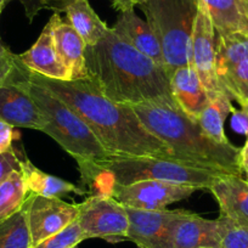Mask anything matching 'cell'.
Masks as SVG:
<instances>
[{
  "label": "cell",
  "mask_w": 248,
  "mask_h": 248,
  "mask_svg": "<svg viewBox=\"0 0 248 248\" xmlns=\"http://www.w3.org/2000/svg\"><path fill=\"white\" fill-rule=\"evenodd\" d=\"M27 75L71 107L89 125L95 137L112 156L175 158L171 150L145 128L132 106L109 100L89 78L51 79L33 72L28 67Z\"/></svg>",
  "instance_id": "cell-1"
},
{
  "label": "cell",
  "mask_w": 248,
  "mask_h": 248,
  "mask_svg": "<svg viewBox=\"0 0 248 248\" xmlns=\"http://www.w3.org/2000/svg\"><path fill=\"white\" fill-rule=\"evenodd\" d=\"M85 61L89 79L112 101L132 107L164 105L178 108L168 72L111 28L101 42L85 47Z\"/></svg>",
  "instance_id": "cell-2"
},
{
  "label": "cell",
  "mask_w": 248,
  "mask_h": 248,
  "mask_svg": "<svg viewBox=\"0 0 248 248\" xmlns=\"http://www.w3.org/2000/svg\"><path fill=\"white\" fill-rule=\"evenodd\" d=\"M135 113L152 135L173 152L174 157L207 168L242 175L241 149L232 144H219L202 130L199 123L176 107L140 105Z\"/></svg>",
  "instance_id": "cell-3"
},
{
  "label": "cell",
  "mask_w": 248,
  "mask_h": 248,
  "mask_svg": "<svg viewBox=\"0 0 248 248\" xmlns=\"http://www.w3.org/2000/svg\"><path fill=\"white\" fill-rule=\"evenodd\" d=\"M18 70L26 89L47 118L46 125L42 132L52 138L76 159L80 171V185L93 189L112 155L102 146L89 125L71 107L28 77L27 67L20 57Z\"/></svg>",
  "instance_id": "cell-4"
},
{
  "label": "cell",
  "mask_w": 248,
  "mask_h": 248,
  "mask_svg": "<svg viewBox=\"0 0 248 248\" xmlns=\"http://www.w3.org/2000/svg\"><path fill=\"white\" fill-rule=\"evenodd\" d=\"M224 174L229 173L169 157L112 156L105 164L104 173L93 189L100 191L107 183L158 180L209 190Z\"/></svg>",
  "instance_id": "cell-5"
},
{
  "label": "cell",
  "mask_w": 248,
  "mask_h": 248,
  "mask_svg": "<svg viewBox=\"0 0 248 248\" xmlns=\"http://www.w3.org/2000/svg\"><path fill=\"white\" fill-rule=\"evenodd\" d=\"M161 46L169 77L189 66V44L199 11V0H146L139 6Z\"/></svg>",
  "instance_id": "cell-6"
},
{
  "label": "cell",
  "mask_w": 248,
  "mask_h": 248,
  "mask_svg": "<svg viewBox=\"0 0 248 248\" xmlns=\"http://www.w3.org/2000/svg\"><path fill=\"white\" fill-rule=\"evenodd\" d=\"M197 187L158 180H139L129 184L107 183L99 191L113 197L124 207L145 211H162L167 206L189 199Z\"/></svg>",
  "instance_id": "cell-7"
},
{
  "label": "cell",
  "mask_w": 248,
  "mask_h": 248,
  "mask_svg": "<svg viewBox=\"0 0 248 248\" xmlns=\"http://www.w3.org/2000/svg\"><path fill=\"white\" fill-rule=\"evenodd\" d=\"M77 220L85 240L102 238L109 243L127 241L128 214L125 207L106 194H96L79 203Z\"/></svg>",
  "instance_id": "cell-8"
},
{
  "label": "cell",
  "mask_w": 248,
  "mask_h": 248,
  "mask_svg": "<svg viewBox=\"0 0 248 248\" xmlns=\"http://www.w3.org/2000/svg\"><path fill=\"white\" fill-rule=\"evenodd\" d=\"M189 65L196 71L209 99L223 93L217 71L216 30L202 0H199V11L190 39Z\"/></svg>",
  "instance_id": "cell-9"
},
{
  "label": "cell",
  "mask_w": 248,
  "mask_h": 248,
  "mask_svg": "<svg viewBox=\"0 0 248 248\" xmlns=\"http://www.w3.org/2000/svg\"><path fill=\"white\" fill-rule=\"evenodd\" d=\"M0 119L14 128L42 132L47 118L26 89L18 70V55L10 75L0 84Z\"/></svg>",
  "instance_id": "cell-10"
},
{
  "label": "cell",
  "mask_w": 248,
  "mask_h": 248,
  "mask_svg": "<svg viewBox=\"0 0 248 248\" xmlns=\"http://www.w3.org/2000/svg\"><path fill=\"white\" fill-rule=\"evenodd\" d=\"M22 208L27 216L33 247L77 220L80 211L79 203H68L59 197L33 194H28Z\"/></svg>",
  "instance_id": "cell-11"
},
{
  "label": "cell",
  "mask_w": 248,
  "mask_h": 248,
  "mask_svg": "<svg viewBox=\"0 0 248 248\" xmlns=\"http://www.w3.org/2000/svg\"><path fill=\"white\" fill-rule=\"evenodd\" d=\"M128 214L127 241L139 248H173L174 229L185 209L145 211L125 207Z\"/></svg>",
  "instance_id": "cell-12"
},
{
  "label": "cell",
  "mask_w": 248,
  "mask_h": 248,
  "mask_svg": "<svg viewBox=\"0 0 248 248\" xmlns=\"http://www.w3.org/2000/svg\"><path fill=\"white\" fill-rule=\"evenodd\" d=\"M226 221L223 216L211 220L186 211L175 224L173 248H219Z\"/></svg>",
  "instance_id": "cell-13"
},
{
  "label": "cell",
  "mask_w": 248,
  "mask_h": 248,
  "mask_svg": "<svg viewBox=\"0 0 248 248\" xmlns=\"http://www.w3.org/2000/svg\"><path fill=\"white\" fill-rule=\"evenodd\" d=\"M52 30L55 46L62 62L67 67L70 80L89 78L85 61V43L77 31L68 22L62 21L59 13H55L49 20Z\"/></svg>",
  "instance_id": "cell-14"
},
{
  "label": "cell",
  "mask_w": 248,
  "mask_h": 248,
  "mask_svg": "<svg viewBox=\"0 0 248 248\" xmlns=\"http://www.w3.org/2000/svg\"><path fill=\"white\" fill-rule=\"evenodd\" d=\"M209 191L217 200L220 216L248 229V181L237 174H224Z\"/></svg>",
  "instance_id": "cell-15"
},
{
  "label": "cell",
  "mask_w": 248,
  "mask_h": 248,
  "mask_svg": "<svg viewBox=\"0 0 248 248\" xmlns=\"http://www.w3.org/2000/svg\"><path fill=\"white\" fill-rule=\"evenodd\" d=\"M111 30L123 42L146 55L152 61L156 62L157 65L166 70L164 57L158 40L155 37L146 21L140 18L134 9L121 11Z\"/></svg>",
  "instance_id": "cell-16"
},
{
  "label": "cell",
  "mask_w": 248,
  "mask_h": 248,
  "mask_svg": "<svg viewBox=\"0 0 248 248\" xmlns=\"http://www.w3.org/2000/svg\"><path fill=\"white\" fill-rule=\"evenodd\" d=\"M20 60L31 71L46 78L59 80H70L67 67L62 62L52 37L50 22L46 23L37 42L27 51L18 55Z\"/></svg>",
  "instance_id": "cell-17"
},
{
  "label": "cell",
  "mask_w": 248,
  "mask_h": 248,
  "mask_svg": "<svg viewBox=\"0 0 248 248\" xmlns=\"http://www.w3.org/2000/svg\"><path fill=\"white\" fill-rule=\"evenodd\" d=\"M170 89L175 105L183 113L197 122L209 96L191 66L179 67L170 76Z\"/></svg>",
  "instance_id": "cell-18"
},
{
  "label": "cell",
  "mask_w": 248,
  "mask_h": 248,
  "mask_svg": "<svg viewBox=\"0 0 248 248\" xmlns=\"http://www.w3.org/2000/svg\"><path fill=\"white\" fill-rule=\"evenodd\" d=\"M21 171L25 178L28 194L59 199L70 194H76L78 196H84L87 194L84 189L78 187L75 184L43 171L35 167L25 154L21 156Z\"/></svg>",
  "instance_id": "cell-19"
},
{
  "label": "cell",
  "mask_w": 248,
  "mask_h": 248,
  "mask_svg": "<svg viewBox=\"0 0 248 248\" xmlns=\"http://www.w3.org/2000/svg\"><path fill=\"white\" fill-rule=\"evenodd\" d=\"M65 13L68 23L77 31L87 46L101 42L111 28L99 17L88 0H75L66 6Z\"/></svg>",
  "instance_id": "cell-20"
},
{
  "label": "cell",
  "mask_w": 248,
  "mask_h": 248,
  "mask_svg": "<svg viewBox=\"0 0 248 248\" xmlns=\"http://www.w3.org/2000/svg\"><path fill=\"white\" fill-rule=\"evenodd\" d=\"M217 35L247 32V18L241 0H202Z\"/></svg>",
  "instance_id": "cell-21"
},
{
  "label": "cell",
  "mask_w": 248,
  "mask_h": 248,
  "mask_svg": "<svg viewBox=\"0 0 248 248\" xmlns=\"http://www.w3.org/2000/svg\"><path fill=\"white\" fill-rule=\"evenodd\" d=\"M235 111L231 100L224 93L209 99L208 104L204 107L199 117L200 127L211 139L219 144H230L224 132V123L226 117Z\"/></svg>",
  "instance_id": "cell-22"
},
{
  "label": "cell",
  "mask_w": 248,
  "mask_h": 248,
  "mask_svg": "<svg viewBox=\"0 0 248 248\" xmlns=\"http://www.w3.org/2000/svg\"><path fill=\"white\" fill-rule=\"evenodd\" d=\"M248 59V32L217 35V71H224Z\"/></svg>",
  "instance_id": "cell-23"
},
{
  "label": "cell",
  "mask_w": 248,
  "mask_h": 248,
  "mask_svg": "<svg viewBox=\"0 0 248 248\" xmlns=\"http://www.w3.org/2000/svg\"><path fill=\"white\" fill-rule=\"evenodd\" d=\"M27 196V186L21 170L13 171L0 181V220L20 211Z\"/></svg>",
  "instance_id": "cell-24"
},
{
  "label": "cell",
  "mask_w": 248,
  "mask_h": 248,
  "mask_svg": "<svg viewBox=\"0 0 248 248\" xmlns=\"http://www.w3.org/2000/svg\"><path fill=\"white\" fill-rule=\"evenodd\" d=\"M32 236L25 209L0 220V248H32Z\"/></svg>",
  "instance_id": "cell-25"
},
{
  "label": "cell",
  "mask_w": 248,
  "mask_h": 248,
  "mask_svg": "<svg viewBox=\"0 0 248 248\" xmlns=\"http://www.w3.org/2000/svg\"><path fill=\"white\" fill-rule=\"evenodd\" d=\"M220 89L231 101H237L241 107H248V59L237 65L219 71Z\"/></svg>",
  "instance_id": "cell-26"
},
{
  "label": "cell",
  "mask_w": 248,
  "mask_h": 248,
  "mask_svg": "<svg viewBox=\"0 0 248 248\" xmlns=\"http://www.w3.org/2000/svg\"><path fill=\"white\" fill-rule=\"evenodd\" d=\"M83 241H85V237L82 229L78 220H75L59 233L42 241L33 248H72L77 247Z\"/></svg>",
  "instance_id": "cell-27"
},
{
  "label": "cell",
  "mask_w": 248,
  "mask_h": 248,
  "mask_svg": "<svg viewBox=\"0 0 248 248\" xmlns=\"http://www.w3.org/2000/svg\"><path fill=\"white\" fill-rule=\"evenodd\" d=\"M219 248H248V229L228 219Z\"/></svg>",
  "instance_id": "cell-28"
},
{
  "label": "cell",
  "mask_w": 248,
  "mask_h": 248,
  "mask_svg": "<svg viewBox=\"0 0 248 248\" xmlns=\"http://www.w3.org/2000/svg\"><path fill=\"white\" fill-rule=\"evenodd\" d=\"M21 156L15 149L0 154V181L10 175L13 171L21 170Z\"/></svg>",
  "instance_id": "cell-29"
},
{
  "label": "cell",
  "mask_w": 248,
  "mask_h": 248,
  "mask_svg": "<svg viewBox=\"0 0 248 248\" xmlns=\"http://www.w3.org/2000/svg\"><path fill=\"white\" fill-rule=\"evenodd\" d=\"M16 56L17 55L14 54L8 46H5L0 39V84L10 75L11 70L15 65Z\"/></svg>",
  "instance_id": "cell-30"
},
{
  "label": "cell",
  "mask_w": 248,
  "mask_h": 248,
  "mask_svg": "<svg viewBox=\"0 0 248 248\" xmlns=\"http://www.w3.org/2000/svg\"><path fill=\"white\" fill-rule=\"evenodd\" d=\"M13 125L0 119V154L8 152L14 149V140L18 138Z\"/></svg>",
  "instance_id": "cell-31"
},
{
  "label": "cell",
  "mask_w": 248,
  "mask_h": 248,
  "mask_svg": "<svg viewBox=\"0 0 248 248\" xmlns=\"http://www.w3.org/2000/svg\"><path fill=\"white\" fill-rule=\"evenodd\" d=\"M231 125L238 134L248 137V107H241V109L232 112Z\"/></svg>",
  "instance_id": "cell-32"
},
{
  "label": "cell",
  "mask_w": 248,
  "mask_h": 248,
  "mask_svg": "<svg viewBox=\"0 0 248 248\" xmlns=\"http://www.w3.org/2000/svg\"><path fill=\"white\" fill-rule=\"evenodd\" d=\"M4 1H5L6 5L11 1H18V3L22 4V6L25 8L26 16H27L30 22H32L33 18L39 14L40 10L46 9V6L44 5L42 0H4Z\"/></svg>",
  "instance_id": "cell-33"
},
{
  "label": "cell",
  "mask_w": 248,
  "mask_h": 248,
  "mask_svg": "<svg viewBox=\"0 0 248 248\" xmlns=\"http://www.w3.org/2000/svg\"><path fill=\"white\" fill-rule=\"evenodd\" d=\"M111 1L114 10L121 13V11L134 9L135 6H140L141 4H144L146 0H111Z\"/></svg>",
  "instance_id": "cell-34"
},
{
  "label": "cell",
  "mask_w": 248,
  "mask_h": 248,
  "mask_svg": "<svg viewBox=\"0 0 248 248\" xmlns=\"http://www.w3.org/2000/svg\"><path fill=\"white\" fill-rule=\"evenodd\" d=\"M43 3H44V5L46 6V9L49 8V6H55V9H57V10H63L65 11L66 6L70 5L71 3H73L75 0H42Z\"/></svg>",
  "instance_id": "cell-35"
},
{
  "label": "cell",
  "mask_w": 248,
  "mask_h": 248,
  "mask_svg": "<svg viewBox=\"0 0 248 248\" xmlns=\"http://www.w3.org/2000/svg\"><path fill=\"white\" fill-rule=\"evenodd\" d=\"M248 159V137H247V141H246L245 146L241 149V152H240V163H242V162L247 161Z\"/></svg>",
  "instance_id": "cell-36"
},
{
  "label": "cell",
  "mask_w": 248,
  "mask_h": 248,
  "mask_svg": "<svg viewBox=\"0 0 248 248\" xmlns=\"http://www.w3.org/2000/svg\"><path fill=\"white\" fill-rule=\"evenodd\" d=\"M241 169H242V173L246 174V180L248 181V159L241 163Z\"/></svg>",
  "instance_id": "cell-37"
},
{
  "label": "cell",
  "mask_w": 248,
  "mask_h": 248,
  "mask_svg": "<svg viewBox=\"0 0 248 248\" xmlns=\"http://www.w3.org/2000/svg\"><path fill=\"white\" fill-rule=\"evenodd\" d=\"M241 4H242V8H243V11H245L246 18H247V21H248V0H241Z\"/></svg>",
  "instance_id": "cell-38"
},
{
  "label": "cell",
  "mask_w": 248,
  "mask_h": 248,
  "mask_svg": "<svg viewBox=\"0 0 248 248\" xmlns=\"http://www.w3.org/2000/svg\"><path fill=\"white\" fill-rule=\"evenodd\" d=\"M5 6H6L5 1H4V0H0V16H1V13H3V10Z\"/></svg>",
  "instance_id": "cell-39"
},
{
  "label": "cell",
  "mask_w": 248,
  "mask_h": 248,
  "mask_svg": "<svg viewBox=\"0 0 248 248\" xmlns=\"http://www.w3.org/2000/svg\"><path fill=\"white\" fill-rule=\"evenodd\" d=\"M247 26H248V21H247ZM247 32H248V27H247Z\"/></svg>",
  "instance_id": "cell-40"
},
{
  "label": "cell",
  "mask_w": 248,
  "mask_h": 248,
  "mask_svg": "<svg viewBox=\"0 0 248 248\" xmlns=\"http://www.w3.org/2000/svg\"><path fill=\"white\" fill-rule=\"evenodd\" d=\"M202 248H211V247H202Z\"/></svg>",
  "instance_id": "cell-41"
},
{
  "label": "cell",
  "mask_w": 248,
  "mask_h": 248,
  "mask_svg": "<svg viewBox=\"0 0 248 248\" xmlns=\"http://www.w3.org/2000/svg\"><path fill=\"white\" fill-rule=\"evenodd\" d=\"M72 248H77V247H72Z\"/></svg>",
  "instance_id": "cell-42"
}]
</instances>
